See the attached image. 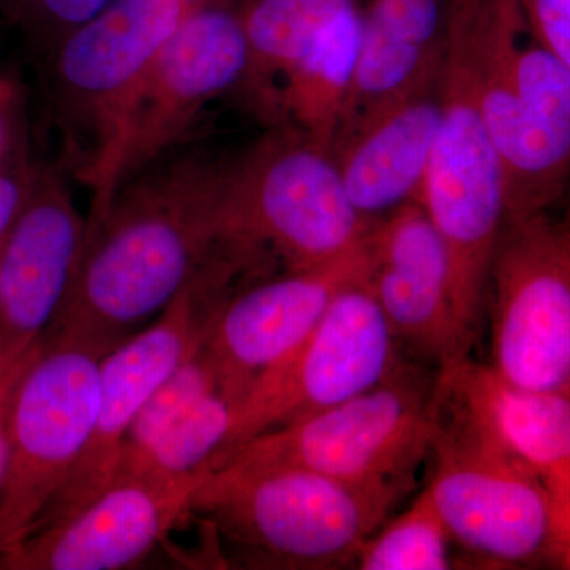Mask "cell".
Masks as SVG:
<instances>
[{"mask_svg":"<svg viewBox=\"0 0 570 570\" xmlns=\"http://www.w3.org/2000/svg\"><path fill=\"white\" fill-rule=\"evenodd\" d=\"M219 165L167 156L122 183L88 219L80 268L51 335L107 355L156 321L230 249Z\"/></svg>","mask_w":570,"mask_h":570,"instance_id":"1","label":"cell"},{"mask_svg":"<svg viewBox=\"0 0 570 570\" xmlns=\"http://www.w3.org/2000/svg\"><path fill=\"white\" fill-rule=\"evenodd\" d=\"M445 41L471 70L509 217L549 213L570 186V71L535 39L520 0H448Z\"/></svg>","mask_w":570,"mask_h":570,"instance_id":"2","label":"cell"},{"mask_svg":"<svg viewBox=\"0 0 570 570\" xmlns=\"http://www.w3.org/2000/svg\"><path fill=\"white\" fill-rule=\"evenodd\" d=\"M464 362L439 371L426 489L466 568L558 566L546 490L491 417Z\"/></svg>","mask_w":570,"mask_h":570,"instance_id":"3","label":"cell"},{"mask_svg":"<svg viewBox=\"0 0 570 570\" xmlns=\"http://www.w3.org/2000/svg\"><path fill=\"white\" fill-rule=\"evenodd\" d=\"M401 498L287 464H220L195 491L189 515L247 569L355 568L363 543Z\"/></svg>","mask_w":570,"mask_h":570,"instance_id":"4","label":"cell"},{"mask_svg":"<svg viewBox=\"0 0 570 570\" xmlns=\"http://www.w3.org/2000/svg\"><path fill=\"white\" fill-rule=\"evenodd\" d=\"M197 3L111 0L36 59L48 119L61 140L63 171L92 189L89 219L115 193L127 115L154 59Z\"/></svg>","mask_w":570,"mask_h":570,"instance_id":"5","label":"cell"},{"mask_svg":"<svg viewBox=\"0 0 570 570\" xmlns=\"http://www.w3.org/2000/svg\"><path fill=\"white\" fill-rule=\"evenodd\" d=\"M225 235L285 272L324 268L366 246L371 224L348 200L333 148L287 124L219 165Z\"/></svg>","mask_w":570,"mask_h":570,"instance_id":"6","label":"cell"},{"mask_svg":"<svg viewBox=\"0 0 570 570\" xmlns=\"http://www.w3.org/2000/svg\"><path fill=\"white\" fill-rule=\"evenodd\" d=\"M439 371L406 358L362 395L228 450L220 464H287L403 499L428 463Z\"/></svg>","mask_w":570,"mask_h":570,"instance_id":"7","label":"cell"},{"mask_svg":"<svg viewBox=\"0 0 570 570\" xmlns=\"http://www.w3.org/2000/svg\"><path fill=\"white\" fill-rule=\"evenodd\" d=\"M439 92L441 121L419 202L448 247L456 314L478 341L491 258L509 219L508 190L471 70L445 37Z\"/></svg>","mask_w":570,"mask_h":570,"instance_id":"8","label":"cell"},{"mask_svg":"<svg viewBox=\"0 0 570 570\" xmlns=\"http://www.w3.org/2000/svg\"><path fill=\"white\" fill-rule=\"evenodd\" d=\"M105 355L43 333L11 397L0 483V554L28 539L80 461L99 406Z\"/></svg>","mask_w":570,"mask_h":570,"instance_id":"9","label":"cell"},{"mask_svg":"<svg viewBox=\"0 0 570 570\" xmlns=\"http://www.w3.org/2000/svg\"><path fill=\"white\" fill-rule=\"evenodd\" d=\"M494 376L570 392V238L549 213L510 216L491 258L487 309Z\"/></svg>","mask_w":570,"mask_h":570,"instance_id":"10","label":"cell"},{"mask_svg":"<svg viewBox=\"0 0 570 570\" xmlns=\"http://www.w3.org/2000/svg\"><path fill=\"white\" fill-rule=\"evenodd\" d=\"M406 358L367 284V273L355 277L337 292L306 340L255 382L223 455L258 434L377 387Z\"/></svg>","mask_w":570,"mask_h":570,"instance_id":"11","label":"cell"},{"mask_svg":"<svg viewBox=\"0 0 570 570\" xmlns=\"http://www.w3.org/2000/svg\"><path fill=\"white\" fill-rule=\"evenodd\" d=\"M235 279L225 266H209L156 321L104 356L91 436L36 531L70 515L110 485L124 442L142 406L205 343L217 313L235 292Z\"/></svg>","mask_w":570,"mask_h":570,"instance_id":"12","label":"cell"},{"mask_svg":"<svg viewBox=\"0 0 570 570\" xmlns=\"http://www.w3.org/2000/svg\"><path fill=\"white\" fill-rule=\"evenodd\" d=\"M245 69L239 11L205 0L197 3L156 56L135 96L116 163L115 190L174 151L209 104L238 89Z\"/></svg>","mask_w":570,"mask_h":570,"instance_id":"13","label":"cell"},{"mask_svg":"<svg viewBox=\"0 0 570 570\" xmlns=\"http://www.w3.org/2000/svg\"><path fill=\"white\" fill-rule=\"evenodd\" d=\"M209 471L186 478L116 472L88 504L0 554V570L132 568L189 515L195 491Z\"/></svg>","mask_w":570,"mask_h":570,"instance_id":"14","label":"cell"},{"mask_svg":"<svg viewBox=\"0 0 570 570\" xmlns=\"http://www.w3.org/2000/svg\"><path fill=\"white\" fill-rule=\"evenodd\" d=\"M367 284L407 358L445 371L469 358L475 340L461 324L444 239L420 202L374 220Z\"/></svg>","mask_w":570,"mask_h":570,"instance_id":"15","label":"cell"},{"mask_svg":"<svg viewBox=\"0 0 570 570\" xmlns=\"http://www.w3.org/2000/svg\"><path fill=\"white\" fill-rule=\"evenodd\" d=\"M88 220L59 165H41L24 212L0 245V373L28 354L71 291Z\"/></svg>","mask_w":570,"mask_h":570,"instance_id":"16","label":"cell"},{"mask_svg":"<svg viewBox=\"0 0 570 570\" xmlns=\"http://www.w3.org/2000/svg\"><path fill=\"white\" fill-rule=\"evenodd\" d=\"M365 273L366 246L337 264L285 272L230 295L217 313L205 346L239 407L255 382L313 332L337 292Z\"/></svg>","mask_w":570,"mask_h":570,"instance_id":"17","label":"cell"},{"mask_svg":"<svg viewBox=\"0 0 570 570\" xmlns=\"http://www.w3.org/2000/svg\"><path fill=\"white\" fill-rule=\"evenodd\" d=\"M439 121L438 78L366 112L336 138L344 189L367 223L419 200Z\"/></svg>","mask_w":570,"mask_h":570,"instance_id":"18","label":"cell"},{"mask_svg":"<svg viewBox=\"0 0 570 570\" xmlns=\"http://www.w3.org/2000/svg\"><path fill=\"white\" fill-rule=\"evenodd\" d=\"M362 18L354 85L340 134L366 112L438 80L444 56L448 0H371Z\"/></svg>","mask_w":570,"mask_h":570,"instance_id":"19","label":"cell"},{"mask_svg":"<svg viewBox=\"0 0 570 570\" xmlns=\"http://www.w3.org/2000/svg\"><path fill=\"white\" fill-rule=\"evenodd\" d=\"M472 387L549 498L558 568L570 570V392L513 389L489 365L464 362Z\"/></svg>","mask_w":570,"mask_h":570,"instance_id":"20","label":"cell"},{"mask_svg":"<svg viewBox=\"0 0 570 570\" xmlns=\"http://www.w3.org/2000/svg\"><path fill=\"white\" fill-rule=\"evenodd\" d=\"M354 0H250L239 10L246 69L238 92L268 126L277 121V91L287 71L326 26Z\"/></svg>","mask_w":570,"mask_h":570,"instance_id":"21","label":"cell"},{"mask_svg":"<svg viewBox=\"0 0 570 570\" xmlns=\"http://www.w3.org/2000/svg\"><path fill=\"white\" fill-rule=\"evenodd\" d=\"M362 28L356 6L326 26L281 82L276 124L295 127L333 148L354 85Z\"/></svg>","mask_w":570,"mask_h":570,"instance_id":"22","label":"cell"},{"mask_svg":"<svg viewBox=\"0 0 570 570\" xmlns=\"http://www.w3.org/2000/svg\"><path fill=\"white\" fill-rule=\"evenodd\" d=\"M460 564L455 540L426 487L404 512L384 521L355 561L360 570H448Z\"/></svg>","mask_w":570,"mask_h":570,"instance_id":"23","label":"cell"},{"mask_svg":"<svg viewBox=\"0 0 570 570\" xmlns=\"http://www.w3.org/2000/svg\"><path fill=\"white\" fill-rule=\"evenodd\" d=\"M111 0H0V24L20 37L32 61L52 50Z\"/></svg>","mask_w":570,"mask_h":570,"instance_id":"24","label":"cell"},{"mask_svg":"<svg viewBox=\"0 0 570 570\" xmlns=\"http://www.w3.org/2000/svg\"><path fill=\"white\" fill-rule=\"evenodd\" d=\"M41 165L43 163L33 156L31 135L0 165V245L24 212Z\"/></svg>","mask_w":570,"mask_h":570,"instance_id":"25","label":"cell"},{"mask_svg":"<svg viewBox=\"0 0 570 570\" xmlns=\"http://www.w3.org/2000/svg\"><path fill=\"white\" fill-rule=\"evenodd\" d=\"M28 108L29 92L20 73L0 66V165L31 135Z\"/></svg>","mask_w":570,"mask_h":570,"instance_id":"26","label":"cell"},{"mask_svg":"<svg viewBox=\"0 0 570 570\" xmlns=\"http://www.w3.org/2000/svg\"><path fill=\"white\" fill-rule=\"evenodd\" d=\"M535 39L570 71V0H520Z\"/></svg>","mask_w":570,"mask_h":570,"instance_id":"27","label":"cell"},{"mask_svg":"<svg viewBox=\"0 0 570 570\" xmlns=\"http://www.w3.org/2000/svg\"><path fill=\"white\" fill-rule=\"evenodd\" d=\"M32 351V348H31ZM28 352L20 362L14 363L9 370L0 373V483H2L3 474H6L7 459H9V419L11 397H13L14 387H17L18 379H20L26 363H28Z\"/></svg>","mask_w":570,"mask_h":570,"instance_id":"28","label":"cell"},{"mask_svg":"<svg viewBox=\"0 0 570 570\" xmlns=\"http://www.w3.org/2000/svg\"><path fill=\"white\" fill-rule=\"evenodd\" d=\"M560 205L564 206V212H562V217L558 223L561 224V227L564 228L566 234H568L570 238V204H568V202H561Z\"/></svg>","mask_w":570,"mask_h":570,"instance_id":"29","label":"cell"},{"mask_svg":"<svg viewBox=\"0 0 570 570\" xmlns=\"http://www.w3.org/2000/svg\"><path fill=\"white\" fill-rule=\"evenodd\" d=\"M561 202H568V204H570V186L568 187V190H566L564 197H562Z\"/></svg>","mask_w":570,"mask_h":570,"instance_id":"30","label":"cell"},{"mask_svg":"<svg viewBox=\"0 0 570 570\" xmlns=\"http://www.w3.org/2000/svg\"><path fill=\"white\" fill-rule=\"evenodd\" d=\"M189 2H193V3H200V2H204V0H189Z\"/></svg>","mask_w":570,"mask_h":570,"instance_id":"31","label":"cell"}]
</instances>
